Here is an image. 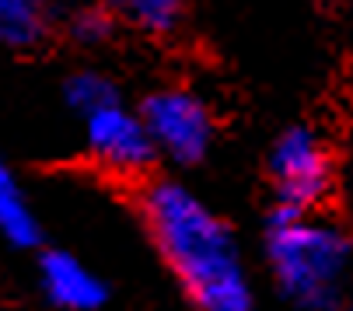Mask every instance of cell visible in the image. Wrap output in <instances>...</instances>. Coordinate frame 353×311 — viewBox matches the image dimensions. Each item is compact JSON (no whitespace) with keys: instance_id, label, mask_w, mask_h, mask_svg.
<instances>
[{"instance_id":"obj_1","label":"cell","mask_w":353,"mask_h":311,"mask_svg":"<svg viewBox=\"0 0 353 311\" xmlns=\"http://www.w3.org/2000/svg\"><path fill=\"white\" fill-rule=\"evenodd\" d=\"M140 217L196 311H256V283L238 234L196 189L179 179L147 182Z\"/></svg>"},{"instance_id":"obj_2","label":"cell","mask_w":353,"mask_h":311,"mask_svg":"<svg viewBox=\"0 0 353 311\" xmlns=\"http://www.w3.org/2000/svg\"><path fill=\"white\" fill-rule=\"evenodd\" d=\"M263 259L276 294L297 311H336L353 266V238L315 210L273 206L263 231Z\"/></svg>"},{"instance_id":"obj_3","label":"cell","mask_w":353,"mask_h":311,"mask_svg":"<svg viewBox=\"0 0 353 311\" xmlns=\"http://www.w3.org/2000/svg\"><path fill=\"white\" fill-rule=\"evenodd\" d=\"M140 119L158 158L175 168H196L210 158L217 123L210 101L192 88H158L140 101Z\"/></svg>"},{"instance_id":"obj_4","label":"cell","mask_w":353,"mask_h":311,"mask_svg":"<svg viewBox=\"0 0 353 311\" xmlns=\"http://www.w3.org/2000/svg\"><path fill=\"white\" fill-rule=\"evenodd\" d=\"M266 172L273 182L276 206H290V210H315V206L329 196L332 189V158L325 140L305 126H287L266 158Z\"/></svg>"},{"instance_id":"obj_5","label":"cell","mask_w":353,"mask_h":311,"mask_svg":"<svg viewBox=\"0 0 353 311\" xmlns=\"http://www.w3.org/2000/svg\"><path fill=\"white\" fill-rule=\"evenodd\" d=\"M81 123H84V147L91 154V161L102 165L105 172L133 179L158 161V150L147 137L140 112L130 109L123 98L94 109Z\"/></svg>"},{"instance_id":"obj_6","label":"cell","mask_w":353,"mask_h":311,"mask_svg":"<svg viewBox=\"0 0 353 311\" xmlns=\"http://www.w3.org/2000/svg\"><path fill=\"white\" fill-rule=\"evenodd\" d=\"M39 290L57 311H102L109 304L105 277L67 248L39 255Z\"/></svg>"},{"instance_id":"obj_7","label":"cell","mask_w":353,"mask_h":311,"mask_svg":"<svg viewBox=\"0 0 353 311\" xmlns=\"http://www.w3.org/2000/svg\"><path fill=\"white\" fill-rule=\"evenodd\" d=\"M57 25V0H0V49L25 53Z\"/></svg>"},{"instance_id":"obj_8","label":"cell","mask_w":353,"mask_h":311,"mask_svg":"<svg viewBox=\"0 0 353 311\" xmlns=\"http://www.w3.org/2000/svg\"><path fill=\"white\" fill-rule=\"evenodd\" d=\"M0 238L11 248H35L42 241V221L28 199V189L4 158H0Z\"/></svg>"},{"instance_id":"obj_9","label":"cell","mask_w":353,"mask_h":311,"mask_svg":"<svg viewBox=\"0 0 353 311\" xmlns=\"http://www.w3.org/2000/svg\"><path fill=\"white\" fill-rule=\"evenodd\" d=\"M105 8L116 14V21L150 39L172 35L185 18V0H105Z\"/></svg>"},{"instance_id":"obj_10","label":"cell","mask_w":353,"mask_h":311,"mask_svg":"<svg viewBox=\"0 0 353 311\" xmlns=\"http://www.w3.org/2000/svg\"><path fill=\"white\" fill-rule=\"evenodd\" d=\"M63 101H67L70 112H77L84 119L94 109L109 106V101H119V88H116V81L109 74L84 67V70L67 74V81H63Z\"/></svg>"},{"instance_id":"obj_11","label":"cell","mask_w":353,"mask_h":311,"mask_svg":"<svg viewBox=\"0 0 353 311\" xmlns=\"http://www.w3.org/2000/svg\"><path fill=\"white\" fill-rule=\"evenodd\" d=\"M116 25L119 21L105 4H84L67 18V35H70V42H77L84 49H98L116 35Z\"/></svg>"},{"instance_id":"obj_12","label":"cell","mask_w":353,"mask_h":311,"mask_svg":"<svg viewBox=\"0 0 353 311\" xmlns=\"http://www.w3.org/2000/svg\"><path fill=\"white\" fill-rule=\"evenodd\" d=\"M350 311H353V308H350Z\"/></svg>"}]
</instances>
